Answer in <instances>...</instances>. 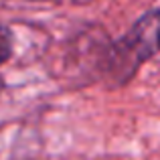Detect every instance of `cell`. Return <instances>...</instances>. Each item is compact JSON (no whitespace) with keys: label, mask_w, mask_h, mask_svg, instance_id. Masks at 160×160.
Returning <instances> with one entry per match:
<instances>
[{"label":"cell","mask_w":160,"mask_h":160,"mask_svg":"<svg viewBox=\"0 0 160 160\" xmlns=\"http://www.w3.org/2000/svg\"><path fill=\"white\" fill-rule=\"evenodd\" d=\"M10 55V37L4 28H0V65L8 59Z\"/></svg>","instance_id":"obj_1"}]
</instances>
